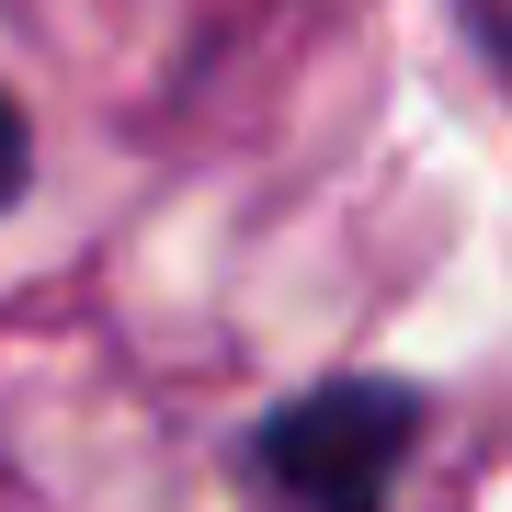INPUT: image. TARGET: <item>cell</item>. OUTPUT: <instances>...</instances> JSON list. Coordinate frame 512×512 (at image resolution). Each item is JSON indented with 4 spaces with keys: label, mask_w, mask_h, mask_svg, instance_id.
Masks as SVG:
<instances>
[{
    "label": "cell",
    "mask_w": 512,
    "mask_h": 512,
    "mask_svg": "<svg viewBox=\"0 0 512 512\" xmlns=\"http://www.w3.org/2000/svg\"><path fill=\"white\" fill-rule=\"evenodd\" d=\"M23 194H35V126H23V103L0 92V217H12Z\"/></svg>",
    "instance_id": "2"
},
{
    "label": "cell",
    "mask_w": 512,
    "mask_h": 512,
    "mask_svg": "<svg viewBox=\"0 0 512 512\" xmlns=\"http://www.w3.org/2000/svg\"><path fill=\"white\" fill-rule=\"evenodd\" d=\"M444 12H456V35L478 46V69H501V12L512 0H444Z\"/></svg>",
    "instance_id": "3"
},
{
    "label": "cell",
    "mask_w": 512,
    "mask_h": 512,
    "mask_svg": "<svg viewBox=\"0 0 512 512\" xmlns=\"http://www.w3.org/2000/svg\"><path fill=\"white\" fill-rule=\"evenodd\" d=\"M421 421L433 410H421L410 376H319V387H296V399L262 410L251 478L274 501H296V512H387Z\"/></svg>",
    "instance_id": "1"
}]
</instances>
